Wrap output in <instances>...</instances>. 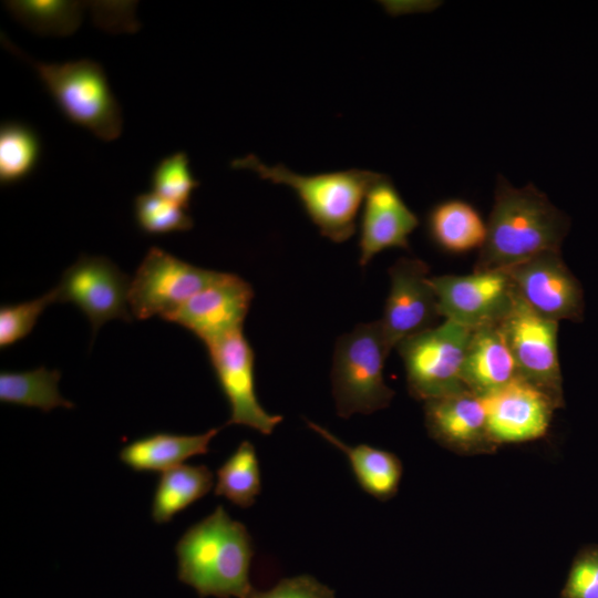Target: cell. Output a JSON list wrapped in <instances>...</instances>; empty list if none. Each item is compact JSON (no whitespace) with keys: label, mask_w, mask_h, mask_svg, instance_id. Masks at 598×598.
Here are the masks:
<instances>
[{"label":"cell","mask_w":598,"mask_h":598,"mask_svg":"<svg viewBox=\"0 0 598 598\" xmlns=\"http://www.w3.org/2000/svg\"><path fill=\"white\" fill-rule=\"evenodd\" d=\"M486 227L473 271L505 270L544 251L560 250L569 223L532 183L518 188L498 175Z\"/></svg>","instance_id":"6da1fadb"},{"label":"cell","mask_w":598,"mask_h":598,"mask_svg":"<svg viewBox=\"0 0 598 598\" xmlns=\"http://www.w3.org/2000/svg\"><path fill=\"white\" fill-rule=\"evenodd\" d=\"M175 554L178 579L200 597L247 598L252 590V538L221 505L185 530Z\"/></svg>","instance_id":"7a4b0ae2"},{"label":"cell","mask_w":598,"mask_h":598,"mask_svg":"<svg viewBox=\"0 0 598 598\" xmlns=\"http://www.w3.org/2000/svg\"><path fill=\"white\" fill-rule=\"evenodd\" d=\"M230 166L250 169L265 181L290 187L320 234L337 244L354 235L367 192L381 176L359 168L300 175L282 164L268 166L252 154L234 159Z\"/></svg>","instance_id":"3957f363"},{"label":"cell","mask_w":598,"mask_h":598,"mask_svg":"<svg viewBox=\"0 0 598 598\" xmlns=\"http://www.w3.org/2000/svg\"><path fill=\"white\" fill-rule=\"evenodd\" d=\"M2 44L27 61L63 116L90 131L95 137L112 142L123 128L121 106L111 91L103 68L91 59L64 63L35 61L20 51L6 37Z\"/></svg>","instance_id":"277c9868"},{"label":"cell","mask_w":598,"mask_h":598,"mask_svg":"<svg viewBox=\"0 0 598 598\" xmlns=\"http://www.w3.org/2000/svg\"><path fill=\"white\" fill-rule=\"evenodd\" d=\"M391 350L379 320L337 339L331 381L340 417L371 414L390 404L394 392L384 382L383 368Z\"/></svg>","instance_id":"5b68a950"},{"label":"cell","mask_w":598,"mask_h":598,"mask_svg":"<svg viewBox=\"0 0 598 598\" xmlns=\"http://www.w3.org/2000/svg\"><path fill=\"white\" fill-rule=\"evenodd\" d=\"M472 331L444 320L395 347L402 358L412 396L425 402L466 389L463 364Z\"/></svg>","instance_id":"8992f818"},{"label":"cell","mask_w":598,"mask_h":598,"mask_svg":"<svg viewBox=\"0 0 598 598\" xmlns=\"http://www.w3.org/2000/svg\"><path fill=\"white\" fill-rule=\"evenodd\" d=\"M219 274L188 264L158 247H152L131 279L130 310L138 320L155 316L165 320L212 283Z\"/></svg>","instance_id":"52a82bcc"},{"label":"cell","mask_w":598,"mask_h":598,"mask_svg":"<svg viewBox=\"0 0 598 598\" xmlns=\"http://www.w3.org/2000/svg\"><path fill=\"white\" fill-rule=\"evenodd\" d=\"M439 313L472 330L501 324L511 312L517 290L505 270L430 277Z\"/></svg>","instance_id":"ba28073f"},{"label":"cell","mask_w":598,"mask_h":598,"mask_svg":"<svg viewBox=\"0 0 598 598\" xmlns=\"http://www.w3.org/2000/svg\"><path fill=\"white\" fill-rule=\"evenodd\" d=\"M558 324L530 309L519 297L499 324L515 359L519 378L564 405L558 357Z\"/></svg>","instance_id":"9c48e42d"},{"label":"cell","mask_w":598,"mask_h":598,"mask_svg":"<svg viewBox=\"0 0 598 598\" xmlns=\"http://www.w3.org/2000/svg\"><path fill=\"white\" fill-rule=\"evenodd\" d=\"M131 279L104 256L81 255L54 288L58 302L74 303L89 319L93 334L107 321H131Z\"/></svg>","instance_id":"30bf717a"},{"label":"cell","mask_w":598,"mask_h":598,"mask_svg":"<svg viewBox=\"0 0 598 598\" xmlns=\"http://www.w3.org/2000/svg\"><path fill=\"white\" fill-rule=\"evenodd\" d=\"M217 382L228 401L227 424L244 425L269 435L283 417L259 403L255 385V353L238 330L206 347Z\"/></svg>","instance_id":"8fae6325"},{"label":"cell","mask_w":598,"mask_h":598,"mask_svg":"<svg viewBox=\"0 0 598 598\" xmlns=\"http://www.w3.org/2000/svg\"><path fill=\"white\" fill-rule=\"evenodd\" d=\"M429 272L425 261L409 257L399 258L389 269L390 290L379 321L391 349L439 324L437 298Z\"/></svg>","instance_id":"7c38bea8"},{"label":"cell","mask_w":598,"mask_h":598,"mask_svg":"<svg viewBox=\"0 0 598 598\" xmlns=\"http://www.w3.org/2000/svg\"><path fill=\"white\" fill-rule=\"evenodd\" d=\"M505 271L523 301L539 316L556 322L581 320L584 291L560 250L544 251Z\"/></svg>","instance_id":"4fadbf2b"},{"label":"cell","mask_w":598,"mask_h":598,"mask_svg":"<svg viewBox=\"0 0 598 598\" xmlns=\"http://www.w3.org/2000/svg\"><path fill=\"white\" fill-rule=\"evenodd\" d=\"M252 298L254 290L246 280L220 272L165 320L187 329L207 347L243 330Z\"/></svg>","instance_id":"5bb4252c"},{"label":"cell","mask_w":598,"mask_h":598,"mask_svg":"<svg viewBox=\"0 0 598 598\" xmlns=\"http://www.w3.org/2000/svg\"><path fill=\"white\" fill-rule=\"evenodd\" d=\"M483 396L488 431L496 444L542 437L557 409L546 393L522 378Z\"/></svg>","instance_id":"9a60e30c"},{"label":"cell","mask_w":598,"mask_h":598,"mask_svg":"<svg viewBox=\"0 0 598 598\" xmlns=\"http://www.w3.org/2000/svg\"><path fill=\"white\" fill-rule=\"evenodd\" d=\"M419 217L405 204L389 176L371 185L363 200L360 219V266L390 248H409V237L419 226Z\"/></svg>","instance_id":"2e32d148"},{"label":"cell","mask_w":598,"mask_h":598,"mask_svg":"<svg viewBox=\"0 0 598 598\" xmlns=\"http://www.w3.org/2000/svg\"><path fill=\"white\" fill-rule=\"evenodd\" d=\"M425 425L430 435L457 452L478 453L492 448L484 396L468 389L425 401Z\"/></svg>","instance_id":"e0dca14e"},{"label":"cell","mask_w":598,"mask_h":598,"mask_svg":"<svg viewBox=\"0 0 598 598\" xmlns=\"http://www.w3.org/2000/svg\"><path fill=\"white\" fill-rule=\"evenodd\" d=\"M517 378V365L501 326L473 330L463 364L466 389L487 395Z\"/></svg>","instance_id":"ac0fdd59"},{"label":"cell","mask_w":598,"mask_h":598,"mask_svg":"<svg viewBox=\"0 0 598 598\" xmlns=\"http://www.w3.org/2000/svg\"><path fill=\"white\" fill-rule=\"evenodd\" d=\"M220 429L214 427L194 435L152 433L123 446L118 458L134 472L163 473L182 465L189 457L207 454L212 440Z\"/></svg>","instance_id":"d6986e66"},{"label":"cell","mask_w":598,"mask_h":598,"mask_svg":"<svg viewBox=\"0 0 598 598\" xmlns=\"http://www.w3.org/2000/svg\"><path fill=\"white\" fill-rule=\"evenodd\" d=\"M308 426L343 452L360 487L380 501H386L398 492L402 464L396 455L367 444L350 446L327 429L307 421Z\"/></svg>","instance_id":"ffe728a7"},{"label":"cell","mask_w":598,"mask_h":598,"mask_svg":"<svg viewBox=\"0 0 598 598\" xmlns=\"http://www.w3.org/2000/svg\"><path fill=\"white\" fill-rule=\"evenodd\" d=\"M432 241L452 254L481 249L486 237V221L468 202L450 198L434 205L426 217Z\"/></svg>","instance_id":"44dd1931"},{"label":"cell","mask_w":598,"mask_h":598,"mask_svg":"<svg viewBox=\"0 0 598 598\" xmlns=\"http://www.w3.org/2000/svg\"><path fill=\"white\" fill-rule=\"evenodd\" d=\"M213 485V472L204 464H182L161 473L151 505L153 522L169 523L178 513L204 497Z\"/></svg>","instance_id":"7402d4cb"},{"label":"cell","mask_w":598,"mask_h":598,"mask_svg":"<svg viewBox=\"0 0 598 598\" xmlns=\"http://www.w3.org/2000/svg\"><path fill=\"white\" fill-rule=\"evenodd\" d=\"M61 372L44 367L31 371L0 373V401L50 412L55 408L73 409V402L59 391Z\"/></svg>","instance_id":"603a6c76"},{"label":"cell","mask_w":598,"mask_h":598,"mask_svg":"<svg viewBox=\"0 0 598 598\" xmlns=\"http://www.w3.org/2000/svg\"><path fill=\"white\" fill-rule=\"evenodd\" d=\"M7 11L22 25L41 35L65 37L82 23L86 4L64 0L4 1Z\"/></svg>","instance_id":"cb8c5ba5"},{"label":"cell","mask_w":598,"mask_h":598,"mask_svg":"<svg viewBox=\"0 0 598 598\" xmlns=\"http://www.w3.org/2000/svg\"><path fill=\"white\" fill-rule=\"evenodd\" d=\"M261 491L259 462L255 446L243 441L216 471V496L233 505L248 508L256 503Z\"/></svg>","instance_id":"d4e9b609"},{"label":"cell","mask_w":598,"mask_h":598,"mask_svg":"<svg viewBox=\"0 0 598 598\" xmlns=\"http://www.w3.org/2000/svg\"><path fill=\"white\" fill-rule=\"evenodd\" d=\"M41 155L38 134L29 125L3 122L0 126V184L10 186L28 178Z\"/></svg>","instance_id":"484cf974"},{"label":"cell","mask_w":598,"mask_h":598,"mask_svg":"<svg viewBox=\"0 0 598 598\" xmlns=\"http://www.w3.org/2000/svg\"><path fill=\"white\" fill-rule=\"evenodd\" d=\"M133 208L137 227L147 235L186 231L194 225L187 209L153 192L138 194Z\"/></svg>","instance_id":"4316f807"},{"label":"cell","mask_w":598,"mask_h":598,"mask_svg":"<svg viewBox=\"0 0 598 598\" xmlns=\"http://www.w3.org/2000/svg\"><path fill=\"white\" fill-rule=\"evenodd\" d=\"M152 192L188 210L194 190L199 182L189 168L185 152H175L162 158L151 176Z\"/></svg>","instance_id":"83f0119b"},{"label":"cell","mask_w":598,"mask_h":598,"mask_svg":"<svg viewBox=\"0 0 598 598\" xmlns=\"http://www.w3.org/2000/svg\"><path fill=\"white\" fill-rule=\"evenodd\" d=\"M56 301L53 288L33 300L4 305L0 308V348L6 349L25 338L35 326L43 310Z\"/></svg>","instance_id":"f1b7e54d"},{"label":"cell","mask_w":598,"mask_h":598,"mask_svg":"<svg viewBox=\"0 0 598 598\" xmlns=\"http://www.w3.org/2000/svg\"><path fill=\"white\" fill-rule=\"evenodd\" d=\"M559 598H598V546L577 554Z\"/></svg>","instance_id":"f546056e"},{"label":"cell","mask_w":598,"mask_h":598,"mask_svg":"<svg viewBox=\"0 0 598 598\" xmlns=\"http://www.w3.org/2000/svg\"><path fill=\"white\" fill-rule=\"evenodd\" d=\"M247 598H336L334 591L310 575L283 578L272 588L264 591L255 589Z\"/></svg>","instance_id":"4dcf8cb0"}]
</instances>
